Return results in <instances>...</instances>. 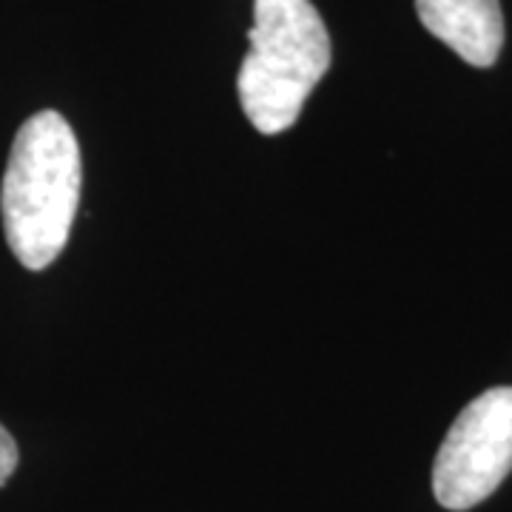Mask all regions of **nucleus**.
I'll return each instance as SVG.
<instances>
[{
	"mask_svg": "<svg viewBox=\"0 0 512 512\" xmlns=\"http://www.w3.org/2000/svg\"><path fill=\"white\" fill-rule=\"evenodd\" d=\"M421 26L447 43L461 60L490 69L504 46L498 0H416Z\"/></svg>",
	"mask_w": 512,
	"mask_h": 512,
	"instance_id": "20e7f679",
	"label": "nucleus"
},
{
	"mask_svg": "<svg viewBox=\"0 0 512 512\" xmlns=\"http://www.w3.org/2000/svg\"><path fill=\"white\" fill-rule=\"evenodd\" d=\"M248 43L237 74L239 103L256 131L282 134L330 69L325 20L311 0H256Z\"/></svg>",
	"mask_w": 512,
	"mask_h": 512,
	"instance_id": "f03ea898",
	"label": "nucleus"
},
{
	"mask_svg": "<svg viewBox=\"0 0 512 512\" xmlns=\"http://www.w3.org/2000/svg\"><path fill=\"white\" fill-rule=\"evenodd\" d=\"M18 444L9 436V430L0 424V487L12 478V473L18 470Z\"/></svg>",
	"mask_w": 512,
	"mask_h": 512,
	"instance_id": "39448f33",
	"label": "nucleus"
},
{
	"mask_svg": "<svg viewBox=\"0 0 512 512\" xmlns=\"http://www.w3.org/2000/svg\"><path fill=\"white\" fill-rule=\"evenodd\" d=\"M512 473V387H490L467 404L441 441L433 493L444 510H473Z\"/></svg>",
	"mask_w": 512,
	"mask_h": 512,
	"instance_id": "7ed1b4c3",
	"label": "nucleus"
},
{
	"mask_svg": "<svg viewBox=\"0 0 512 512\" xmlns=\"http://www.w3.org/2000/svg\"><path fill=\"white\" fill-rule=\"evenodd\" d=\"M83 185L80 146L57 111H37L9 151L0 188L3 231L12 254L29 271H43L63 254Z\"/></svg>",
	"mask_w": 512,
	"mask_h": 512,
	"instance_id": "f257e3e1",
	"label": "nucleus"
}]
</instances>
